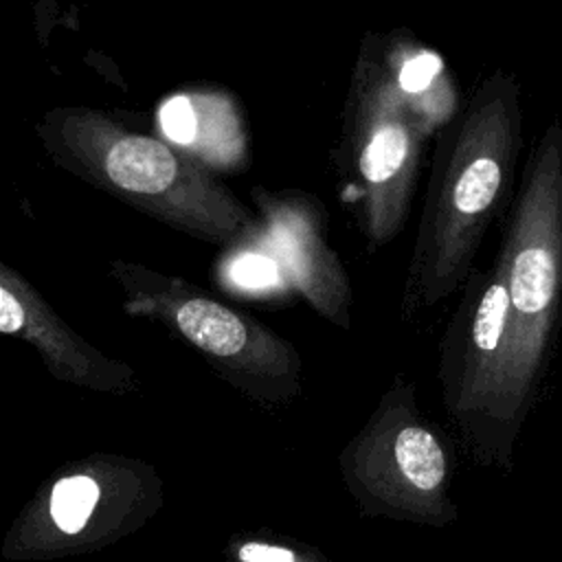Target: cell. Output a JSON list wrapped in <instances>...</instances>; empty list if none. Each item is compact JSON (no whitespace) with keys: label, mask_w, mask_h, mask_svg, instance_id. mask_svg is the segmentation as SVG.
Masks as SVG:
<instances>
[{"label":"cell","mask_w":562,"mask_h":562,"mask_svg":"<svg viewBox=\"0 0 562 562\" xmlns=\"http://www.w3.org/2000/svg\"><path fill=\"white\" fill-rule=\"evenodd\" d=\"M108 277L121 292L125 314L165 325L228 378L246 384L296 382L301 360L294 347L204 288L130 259H112Z\"/></svg>","instance_id":"cell-5"},{"label":"cell","mask_w":562,"mask_h":562,"mask_svg":"<svg viewBox=\"0 0 562 562\" xmlns=\"http://www.w3.org/2000/svg\"><path fill=\"white\" fill-rule=\"evenodd\" d=\"M35 138L66 173L193 239L235 250L263 233L257 211L209 167L121 112L55 105Z\"/></svg>","instance_id":"cell-3"},{"label":"cell","mask_w":562,"mask_h":562,"mask_svg":"<svg viewBox=\"0 0 562 562\" xmlns=\"http://www.w3.org/2000/svg\"><path fill=\"white\" fill-rule=\"evenodd\" d=\"M158 121L167 140L213 169H244L248 165V125L231 94L217 90H187L160 103Z\"/></svg>","instance_id":"cell-9"},{"label":"cell","mask_w":562,"mask_h":562,"mask_svg":"<svg viewBox=\"0 0 562 562\" xmlns=\"http://www.w3.org/2000/svg\"><path fill=\"white\" fill-rule=\"evenodd\" d=\"M522 147L520 83L505 68L483 77L435 136L402 312L419 314L463 288L490 231L514 200Z\"/></svg>","instance_id":"cell-2"},{"label":"cell","mask_w":562,"mask_h":562,"mask_svg":"<svg viewBox=\"0 0 562 562\" xmlns=\"http://www.w3.org/2000/svg\"><path fill=\"white\" fill-rule=\"evenodd\" d=\"M250 202L263 224L259 241L285 274V281L323 318L340 329L351 325V281L327 241V211L301 189L255 184Z\"/></svg>","instance_id":"cell-7"},{"label":"cell","mask_w":562,"mask_h":562,"mask_svg":"<svg viewBox=\"0 0 562 562\" xmlns=\"http://www.w3.org/2000/svg\"><path fill=\"white\" fill-rule=\"evenodd\" d=\"M239 562H301L299 555L279 544L270 542H244L237 551Z\"/></svg>","instance_id":"cell-12"},{"label":"cell","mask_w":562,"mask_h":562,"mask_svg":"<svg viewBox=\"0 0 562 562\" xmlns=\"http://www.w3.org/2000/svg\"><path fill=\"white\" fill-rule=\"evenodd\" d=\"M461 105L446 59L411 29L364 33L331 165L367 250L406 226L428 143Z\"/></svg>","instance_id":"cell-1"},{"label":"cell","mask_w":562,"mask_h":562,"mask_svg":"<svg viewBox=\"0 0 562 562\" xmlns=\"http://www.w3.org/2000/svg\"><path fill=\"white\" fill-rule=\"evenodd\" d=\"M509 294L505 353L479 459L512 470L549 371L562 316V123L533 143L496 252Z\"/></svg>","instance_id":"cell-4"},{"label":"cell","mask_w":562,"mask_h":562,"mask_svg":"<svg viewBox=\"0 0 562 562\" xmlns=\"http://www.w3.org/2000/svg\"><path fill=\"white\" fill-rule=\"evenodd\" d=\"M509 294L501 263L472 270L443 340L441 375L448 406L479 457L505 353Z\"/></svg>","instance_id":"cell-6"},{"label":"cell","mask_w":562,"mask_h":562,"mask_svg":"<svg viewBox=\"0 0 562 562\" xmlns=\"http://www.w3.org/2000/svg\"><path fill=\"white\" fill-rule=\"evenodd\" d=\"M0 331L31 342L48 369L70 382L97 389H125L130 367L88 345L13 266L0 261Z\"/></svg>","instance_id":"cell-8"},{"label":"cell","mask_w":562,"mask_h":562,"mask_svg":"<svg viewBox=\"0 0 562 562\" xmlns=\"http://www.w3.org/2000/svg\"><path fill=\"white\" fill-rule=\"evenodd\" d=\"M97 501H99V487L90 476L86 474L64 476L53 485L50 516L61 531L75 533L88 522Z\"/></svg>","instance_id":"cell-11"},{"label":"cell","mask_w":562,"mask_h":562,"mask_svg":"<svg viewBox=\"0 0 562 562\" xmlns=\"http://www.w3.org/2000/svg\"><path fill=\"white\" fill-rule=\"evenodd\" d=\"M386 459L380 465L393 472L391 485L411 496L417 509L430 512L435 518H452L454 509L448 505V454L443 443L422 424H406L397 428L384 448Z\"/></svg>","instance_id":"cell-10"}]
</instances>
